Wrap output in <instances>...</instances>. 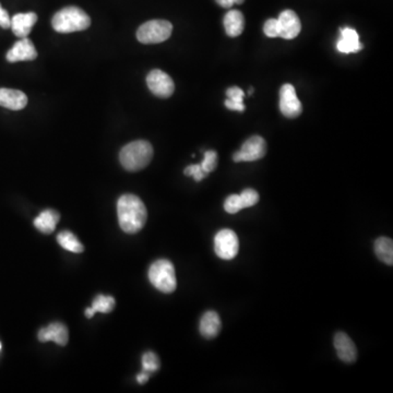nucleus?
I'll return each instance as SVG.
<instances>
[{
	"label": "nucleus",
	"mask_w": 393,
	"mask_h": 393,
	"mask_svg": "<svg viewBox=\"0 0 393 393\" xmlns=\"http://www.w3.org/2000/svg\"><path fill=\"white\" fill-rule=\"evenodd\" d=\"M119 225L127 234H136L147 222V208L141 199L134 195H123L117 202Z\"/></svg>",
	"instance_id": "nucleus-1"
},
{
	"label": "nucleus",
	"mask_w": 393,
	"mask_h": 393,
	"mask_svg": "<svg viewBox=\"0 0 393 393\" xmlns=\"http://www.w3.org/2000/svg\"><path fill=\"white\" fill-rule=\"evenodd\" d=\"M153 157V147L146 140L130 142L121 149L119 161L125 170L138 172L143 170Z\"/></svg>",
	"instance_id": "nucleus-2"
},
{
	"label": "nucleus",
	"mask_w": 393,
	"mask_h": 393,
	"mask_svg": "<svg viewBox=\"0 0 393 393\" xmlns=\"http://www.w3.org/2000/svg\"><path fill=\"white\" fill-rule=\"evenodd\" d=\"M52 26L58 33L85 31L91 26V19L82 9L66 7L53 17Z\"/></svg>",
	"instance_id": "nucleus-3"
},
{
	"label": "nucleus",
	"mask_w": 393,
	"mask_h": 393,
	"mask_svg": "<svg viewBox=\"0 0 393 393\" xmlns=\"http://www.w3.org/2000/svg\"><path fill=\"white\" fill-rule=\"evenodd\" d=\"M149 280L152 286L163 293H173L177 286L175 268L170 260L159 259L149 269Z\"/></svg>",
	"instance_id": "nucleus-4"
},
{
	"label": "nucleus",
	"mask_w": 393,
	"mask_h": 393,
	"mask_svg": "<svg viewBox=\"0 0 393 393\" xmlns=\"http://www.w3.org/2000/svg\"><path fill=\"white\" fill-rule=\"evenodd\" d=\"M173 26L166 20H151L142 24L137 31V39L142 44H159L170 39Z\"/></svg>",
	"instance_id": "nucleus-5"
},
{
	"label": "nucleus",
	"mask_w": 393,
	"mask_h": 393,
	"mask_svg": "<svg viewBox=\"0 0 393 393\" xmlns=\"http://www.w3.org/2000/svg\"><path fill=\"white\" fill-rule=\"evenodd\" d=\"M214 250L218 258L232 260L236 257L239 250L238 237L232 229H221L214 237Z\"/></svg>",
	"instance_id": "nucleus-6"
},
{
	"label": "nucleus",
	"mask_w": 393,
	"mask_h": 393,
	"mask_svg": "<svg viewBox=\"0 0 393 393\" xmlns=\"http://www.w3.org/2000/svg\"><path fill=\"white\" fill-rule=\"evenodd\" d=\"M267 153V143L262 137L254 136L246 140L242 149L235 153L234 162H254L262 159Z\"/></svg>",
	"instance_id": "nucleus-7"
},
{
	"label": "nucleus",
	"mask_w": 393,
	"mask_h": 393,
	"mask_svg": "<svg viewBox=\"0 0 393 393\" xmlns=\"http://www.w3.org/2000/svg\"><path fill=\"white\" fill-rule=\"evenodd\" d=\"M147 85L149 90L157 98H170L174 93V81L162 70H152L148 75Z\"/></svg>",
	"instance_id": "nucleus-8"
},
{
	"label": "nucleus",
	"mask_w": 393,
	"mask_h": 393,
	"mask_svg": "<svg viewBox=\"0 0 393 393\" xmlns=\"http://www.w3.org/2000/svg\"><path fill=\"white\" fill-rule=\"evenodd\" d=\"M280 110L281 113L288 119H296L303 112L302 103L296 94L295 87L290 83L281 87Z\"/></svg>",
	"instance_id": "nucleus-9"
},
{
	"label": "nucleus",
	"mask_w": 393,
	"mask_h": 393,
	"mask_svg": "<svg viewBox=\"0 0 393 393\" xmlns=\"http://www.w3.org/2000/svg\"><path fill=\"white\" fill-rule=\"evenodd\" d=\"M279 36L282 39L293 40L302 30L301 20L293 10H284L278 18Z\"/></svg>",
	"instance_id": "nucleus-10"
},
{
	"label": "nucleus",
	"mask_w": 393,
	"mask_h": 393,
	"mask_svg": "<svg viewBox=\"0 0 393 393\" xmlns=\"http://www.w3.org/2000/svg\"><path fill=\"white\" fill-rule=\"evenodd\" d=\"M36 57H37V51L31 40H28V37L19 40L7 53V60L9 62H31L36 60Z\"/></svg>",
	"instance_id": "nucleus-11"
},
{
	"label": "nucleus",
	"mask_w": 393,
	"mask_h": 393,
	"mask_svg": "<svg viewBox=\"0 0 393 393\" xmlns=\"http://www.w3.org/2000/svg\"><path fill=\"white\" fill-rule=\"evenodd\" d=\"M334 347L337 351L340 360L345 363H353L358 358V349L354 342L344 332L335 334L333 341Z\"/></svg>",
	"instance_id": "nucleus-12"
},
{
	"label": "nucleus",
	"mask_w": 393,
	"mask_h": 393,
	"mask_svg": "<svg viewBox=\"0 0 393 393\" xmlns=\"http://www.w3.org/2000/svg\"><path fill=\"white\" fill-rule=\"evenodd\" d=\"M39 340L41 342L54 341L58 345L67 344L69 340V332L67 326L60 322H54L46 328L40 330Z\"/></svg>",
	"instance_id": "nucleus-13"
},
{
	"label": "nucleus",
	"mask_w": 393,
	"mask_h": 393,
	"mask_svg": "<svg viewBox=\"0 0 393 393\" xmlns=\"http://www.w3.org/2000/svg\"><path fill=\"white\" fill-rule=\"evenodd\" d=\"M36 22H37V15L36 13H18L11 19L10 28H12L15 35L18 36L20 39H24L31 33L32 28L35 26Z\"/></svg>",
	"instance_id": "nucleus-14"
},
{
	"label": "nucleus",
	"mask_w": 393,
	"mask_h": 393,
	"mask_svg": "<svg viewBox=\"0 0 393 393\" xmlns=\"http://www.w3.org/2000/svg\"><path fill=\"white\" fill-rule=\"evenodd\" d=\"M28 104V96L22 91L13 89H0V106L11 111L24 110Z\"/></svg>",
	"instance_id": "nucleus-15"
},
{
	"label": "nucleus",
	"mask_w": 393,
	"mask_h": 393,
	"mask_svg": "<svg viewBox=\"0 0 393 393\" xmlns=\"http://www.w3.org/2000/svg\"><path fill=\"white\" fill-rule=\"evenodd\" d=\"M363 47L364 46L360 42V36L354 28H341V39L337 43V49L340 53H343V54L358 53Z\"/></svg>",
	"instance_id": "nucleus-16"
},
{
	"label": "nucleus",
	"mask_w": 393,
	"mask_h": 393,
	"mask_svg": "<svg viewBox=\"0 0 393 393\" xmlns=\"http://www.w3.org/2000/svg\"><path fill=\"white\" fill-rule=\"evenodd\" d=\"M222 324L220 316L216 311H207L200 320V333L206 339H214L221 331Z\"/></svg>",
	"instance_id": "nucleus-17"
},
{
	"label": "nucleus",
	"mask_w": 393,
	"mask_h": 393,
	"mask_svg": "<svg viewBox=\"0 0 393 393\" xmlns=\"http://www.w3.org/2000/svg\"><path fill=\"white\" fill-rule=\"evenodd\" d=\"M224 28L229 37H236L244 31L245 19L238 10H229L224 17Z\"/></svg>",
	"instance_id": "nucleus-18"
},
{
	"label": "nucleus",
	"mask_w": 393,
	"mask_h": 393,
	"mask_svg": "<svg viewBox=\"0 0 393 393\" xmlns=\"http://www.w3.org/2000/svg\"><path fill=\"white\" fill-rule=\"evenodd\" d=\"M60 218V213L57 211L45 210L34 220V225L44 234H51L56 229Z\"/></svg>",
	"instance_id": "nucleus-19"
},
{
	"label": "nucleus",
	"mask_w": 393,
	"mask_h": 393,
	"mask_svg": "<svg viewBox=\"0 0 393 393\" xmlns=\"http://www.w3.org/2000/svg\"><path fill=\"white\" fill-rule=\"evenodd\" d=\"M115 298L112 296L98 295L96 299L93 301L92 307L85 309V316L87 318H92L96 313H103L107 314L113 311L115 307Z\"/></svg>",
	"instance_id": "nucleus-20"
},
{
	"label": "nucleus",
	"mask_w": 393,
	"mask_h": 393,
	"mask_svg": "<svg viewBox=\"0 0 393 393\" xmlns=\"http://www.w3.org/2000/svg\"><path fill=\"white\" fill-rule=\"evenodd\" d=\"M375 252L378 259L387 265L393 263V243L388 237H379L375 242Z\"/></svg>",
	"instance_id": "nucleus-21"
},
{
	"label": "nucleus",
	"mask_w": 393,
	"mask_h": 393,
	"mask_svg": "<svg viewBox=\"0 0 393 393\" xmlns=\"http://www.w3.org/2000/svg\"><path fill=\"white\" fill-rule=\"evenodd\" d=\"M227 101L225 106L231 111L244 112V91L238 87H229L227 91Z\"/></svg>",
	"instance_id": "nucleus-22"
},
{
	"label": "nucleus",
	"mask_w": 393,
	"mask_h": 393,
	"mask_svg": "<svg viewBox=\"0 0 393 393\" xmlns=\"http://www.w3.org/2000/svg\"><path fill=\"white\" fill-rule=\"evenodd\" d=\"M57 242L60 243V246L68 252L80 254L85 250L83 245L79 242V239L69 231H64L60 233L57 236Z\"/></svg>",
	"instance_id": "nucleus-23"
},
{
	"label": "nucleus",
	"mask_w": 393,
	"mask_h": 393,
	"mask_svg": "<svg viewBox=\"0 0 393 393\" xmlns=\"http://www.w3.org/2000/svg\"><path fill=\"white\" fill-rule=\"evenodd\" d=\"M159 366H161V364H159V358L155 353H144L143 356H142V368H143L144 372L149 374L155 373L159 369Z\"/></svg>",
	"instance_id": "nucleus-24"
},
{
	"label": "nucleus",
	"mask_w": 393,
	"mask_h": 393,
	"mask_svg": "<svg viewBox=\"0 0 393 393\" xmlns=\"http://www.w3.org/2000/svg\"><path fill=\"white\" fill-rule=\"evenodd\" d=\"M201 167L202 170L209 174V173L213 172L218 166V153L213 150L204 152V157H203L202 162H201Z\"/></svg>",
	"instance_id": "nucleus-25"
},
{
	"label": "nucleus",
	"mask_w": 393,
	"mask_h": 393,
	"mask_svg": "<svg viewBox=\"0 0 393 393\" xmlns=\"http://www.w3.org/2000/svg\"><path fill=\"white\" fill-rule=\"evenodd\" d=\"M239 198H241L243 209L250 208V207L257 204L258 201H259V193L254 189L248 188L239 195Z\"/></svg>",
	"instance_id": "nucleus-26"
},
{
	"label": "nucleus",
	"mask_w": 393,
	"mask_h": 393,
	"mask_svg": "<svg viewBox=\"0 0 393 393\" xmlns=\"http://www.w3.org/2000/svg\"><path fill=\"white\" fill-rule=\"evenodd\" d=\"M224 209L227 213L235 214L239 211L243 210L242 202L239 195H231L227 197V200L224 202Z\"/></svg>",
	"instance_id": "nucleus-27"
},
{
	"label": "nucleus",
	"mask_w": 393,
	"mask_h": 393,
	"mask_svg": "<svg viewBox=\"0 0 393 393\" xmlns=\"http://www.w3.org/2000/svg\"><path fill=\"white\" fill-rule=\"evenodd\" d=\"M184 173H185V175H187V176H193L195 182H201V180L208 175L202 170V167H201L200 164L189 165V166L186 167L185 172Z\"/></svg>",
	"instance_id": "nucleus-28"
},
{
	"label": "nucleus",
	"mask_w": 393,
	"mask_h": 393,
	"mask_svg": "<svg viewBox=\"0 0 393 393\" xmlns=\"http://www.w3.org/2000/svg\"><path fill=\"white\" fill-rule=\"evenodd\" d=\"M263 32L268 37H278L279 36V24L278 19H269L265 21V26H263Z\"/></svg>",
	"instance_id": "nucleus-29"
},
{
	"label": "nucleus",
	"mask_w": 393,
	"mask_h": 393,
	"mask_svg": "<svg viewBox=\"0 0 393 393\" xmlns=\"http://www.w3.org/2000/svg\"><path fill=\"white\" fill-rule=\"evenodd\" d=\"M11 26V19L9 13L0 6V26L3 28H9Z\"/></svg>",
	"instance_id": "nucleus-30"
},
{
	"label": "nucleus",
	"mask_w": 393,
	"mask_h": 393,
	"mask_svg": "<svg viewBox=\"0 0 393 393\" xmlns=\"http://www.w3.org/2000/svg\"><path fill=\"white\" fill-rule=\"evenodd\" d=\"M244 1L245 0H216V3H218V5L227 9L232 8L235 3H236V5H242Z\"/></svg>",
	"instance_id": "nucleus-31"
},
{
	"label": "nucleus",
	"mask_w": 393,
	"mask_h": 393,
	"mask_svg": "<svg viewBox=\"0 0 393 393\" xmlns=\"http://www.w3.org/2000/svg\"><path fill=\"white\" fill-rule=\"evenodd\" d=\"M149 377L150 374L142 370V373H140L139 375L137 376V381H138L140 385H144V383H147L148 381H149Z\"/></svg>",
	"instance_id": "nucleus-32"
},
{
	"label": "nucleus",
	"mask_w": 393,
	"mask_h": 393,
	"mask_svg": "<svg viewBox=\"0 0 393 393\" xmlns=\"http://www.w3.org/2000/svg\"><path fill=\"white\" fill-rule=\"evenodd\" d=\"M254 93V89H250V94H252Z\"/></svg>",
	"instance_id": "nucleus-33"
},
{
	"label": "nucleus",
	"mask_w": 393,
	"mask_h": 393,
	"mask_svg": "<svg viewBox=\"0 0 393 393\" xmlns=\"http://www.w3.org/2000/svg\"><path fill=\"white\" fill-rule=\"evenodd\" d=\"M0 349H1V343H0Z\"/></svg>",
	"instance_id": "nucleus-34"
}]
</instances>
